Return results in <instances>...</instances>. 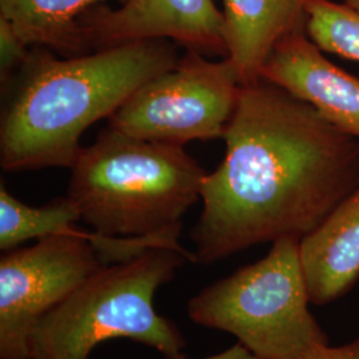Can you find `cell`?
I'll use <instances>...</instances> for the list:
<instances>
[{"label":"cell","mask_w":359,"mask_h":359,"mask_svg":"<svg viewBox=\"0 0 359 359\" xmlns=\"http://www.w3.org/2000/svg\"><path fill=\"white\" fill-rule=\"evenodd\" d=\"M228 59L241 84L261 80V69L283 39L302 31L309 0H221Z\"/></svg>","instance_id":"obj_11"},{"label":"cell","mask_w":359,"mask_h":359,"mask_svg":"<svg viewBox=\"0 0 359 359\" xmlns=\"http://www.w3.org/2000/svg\"><path fill=\"white\" fill-rule=\"evenodd\" d=\"M206 175L184 147L108 128L77 154L67 196L81 221L102 236L181 233L184 215L201 200Z\"/></svg>","instance_id":"obj_3"},{"label":"cell","mask_w":359,"mask_h":359,"mask_svg":"<svg viewBox=\"0 0 359 359\" xmlns=\"http://www.w3.org/2000/svg\"><path fill=\"white\" fill-rule=\"evenodd\" d=\"M29 56L28 46L18 36L13 26L0 18V75L7 83L16 69H22Z\"/></svg>","instance_id":"obj_15"},{"label":"cell","mask_w":359,"mask_h":359,"mask_svg":"<svg viewBox=\"0 0 359 359\" xmlns=\"http://www.w3.org/2000/svg\"><path fill=\"white\" fill-rule=\"evenodd\" d=\"M299 240L285 237L255 264L188 301L194 323L229 333L258 359H301L327 338L309 310Z\"/></svg>","instance_id":"obj_5"},{"label":"cell","mask_w":359,"mask_h":359,"mask_svg":"<svg viewBox=\"0 0 359 359\" xmlns=\"http://www.w3.org/2000/svg\"><path fill=\"white\" fill-rule=\"evenodd\" d=\"M261 79L310 104L334 127L359 140V79L337 67L304 34L280 41Z\"/></svg>","instance_id":"obj_9"},{"label":"cell","mask_w":359,"mask_h":359,"mask_svg":"<svg viewBox=\"0 0 359 359\" xmlns=\"http://www.w3.org/2000/svg\"><path fill=\"white\" fill-rule=\"evenodd\" d=\"M241 80L228 59L188 51L177 65L136 90L108 128L130 137L184 147L224 137L238 103Z\"/></svg>","instance_id":"obj_6"},{"label":"cell","mask_w":359,"mask_h":359,"mask_svg":"<svg viewBox=\"0 0 359 359\" xmlns=\"http://www.w3.org/2000/svg\"><path fill=\"white\" fill-rule=\"evenodd\" d=\"M189 261L176 250L152 249L105 265L39 322L31 337L32 359H90L109 339H130L176 355L185 347L179 327L157 313L154 297Z\"/></svg>","instance_id":"obj_4"},{"label":"cell","mask_w":359,"mask_h":359,"mask_svg":"<svg viewBox=\"0 0 359 359\" xmlns=\"http://www.w3.org/2000/svg\"><path fill=\"white\" fill-rule=\"evenodd\" d=\"M165 359H258L255 357L248 348H245L241 344H236L234 346L231 348H226L225 351L219 353V354H215L210 357H205V358H188L185 355H182V353L176 354V355H170V357H165Z\"/></svg>","instance_id":"obj_17"},{"label":"cell","mask_w":359,"mask_h":359,"mask_svg":"<svg viewBox=\"0 0 359 359\" xmlns=\"http://www.w3.org/2000/svg\"><path fill=\"white\" fill-rule=\"evenodd\" d=\"M165 39H147L57 59L29 52L0 126V165L7 172L72 167L80 137L111 117L144 86L179 62Z\"/></svg>","instance_id":"obj_2"},{"label":"cell","mask_w":359,"mask_h":359,"mask_svg":"<svg viewBox=\"0 0 359 359\" xmlns=\"http://www.w3.org/2000/svg\"><path fill=\"white\" fill-rule=\"evenodd\" d=\"M80 213L68 196L55 198L50 204H23L0 187V249L8 252L23 243L57 234H74L79 229Z\"/></svg>","instance_id":"obj_13"},{"label":"cell","mask_w":359,"mask_h":359,"mask_svg":"<svg viewBox=\"0 0 359 359\" xmlns=\"http://www.w3.org/2000/svg\"><path fill=\"white\" fill-rule=\"evenodd\" d=\"M108 0H0V18L23 43L59 52L65 57L90 53L80 20ZM124 3L127 0H115Z\"/></svg>","instance_id":"obj_12"},{"label":"cell","mask_w":359,"mask_h":359,"mask_svg":"<svg viewBox=\"0 0 359 359\" xmlns=\"http://www.w3.org/2000/svg\"><path fill=\"white\" fill-rule=\"evenodd\" d=\"M88 51L147 39L173 40L188 51L228 56L225 23L213 0H127L97 6L80 20Z\"/></svg>","instance_id":"obj_8"},{"label":"cell","mask_w":359,"mask_h":359,"mask_svg":"<svg viewBox=\"0 0 359 359\" xmlns=\"http://www.w3.org/2000/svg\"><path fill=\"white\" fill-rule=\"evenodd\" d=\"M23 359H32L31 357H28V358H23Z\"/></svg>","instance_id":"obj_19"},{"label":"cell","mask_w":359,"mask_h":359,"mask_svg":"<svg viewBox=\"0 0 359 359\" xmlns=\"http://www.w3.org/2000/svg\"><path fill=\"white\" fill-rule=\"evenodd\" d=\"M93 231L57 234L0 259V359L28 358L39 322L105 266Z\"/></svg>","instance_id":"obj_7"},{"label":"cell","mask_w":359,"mask_h":359,"mask_svg":"<svg viewBox=\"0 0 359 359\" xmlns=\"http://www.w3.org/2000/svg\"><path fill=\"white\" fill-rule=\"evenodd\" d=\"M301 359H359V338L344 346L330 347L327 344L322 345Z\"/></svg>","instance_id":"obj_16"},{"label":"cell","mask_w":359,"mask_h":359,"mask_svg":"<svg viewBox=\"0 0 359 359\" xmlns=\"http://www.w3.org/2000/svg\"><path fill=\"white\" fill-rule=\"evenodd\" d=\"M305 23L322 51L359 62V13L332 0H309Z\"/></svg>","instance_id":"obj_14"},{"label":"cell","mask_w":359,"mask_h":359,"mask_svg":"<svg viewBox=\"0 0 359 359\" xmlns=\"http://www.w3.org/2000/svg\"><path fill=\"white\" fill-rule=\"evenodd\" d=\"M344 4H346L347 7L359 13V0H344Z\"/></svg>","instance_id":"obj_18"},{"label":"cell","mask_w":359,"mask_h":359,"mask_svg":"<svg viewBox=\"0 0 359 359\" xmlns=\"http://www.w3.org/2000/svg\"><path fill=\"white\" fill-rule=\"evenodd\" d=\"M310 302L323 306L359 278V184L321 224L299 240Z\"/></svg>","instance_id":"obj_10"},{"label":"cell","mask_w":359,"mask_h":359,"mask_svg":"<svg viewBox=\"0 0 359 359\" xmlns=\"http://www.w3.org/2000/svg\"><path fill=\"white\" fill-rule=\"evenodd\" d=\"M226 152L206 175L191 231L194 264L314 231L359 184V140L259 80L241 87Z\"/></svg>","instance_id":"obj_1"}]
</instances>
